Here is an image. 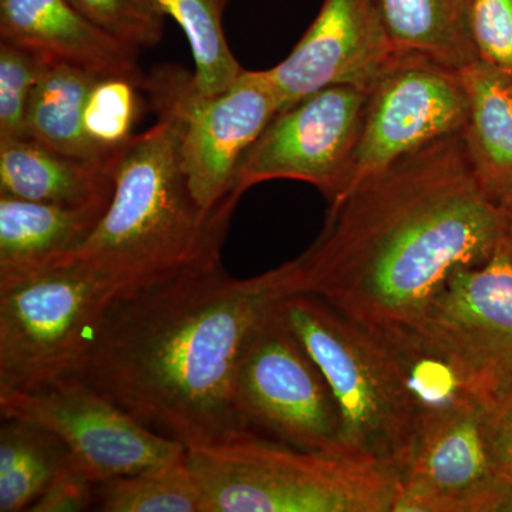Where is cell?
<instances>
[{
    "label": "cell",
    "instance_id": "obj_1",
    "mask_svg": "<svg viewBox=\"0 0 512 512\" xmlns=\"http://www.w3.org/2000/svg\"><path fill=\"white\" fill-rule=\"evenodd\" d=\"M504 215L478 184L460 133L357 185L308 251L293 259L296 293L329 303L409 357L424 311L460 268L503 241Z\"/></svg>",
    "mask_w": 512,
    "mask_h": 512
},
{
    "label": "cell",
    "instance_id": "obj_2",
    "mask_svg": "<svg viewBox=\"0 0 512 512\" xmlns=\"http://www.w3.org/2000/svg\"><path fill=\"white\" fill-rule=\"evenodd\" d=\"M292 293L293 261L249 279L218 265L117 295L76 376L185 448L235 439L248 433L235 407L242 350Z\"/></svg>",
    "mask_w": 512,
    "mask_h": 512
},
{
    "label": "cell",
    "instance_id": "obj_3",
    "mask_svg": "<svg viewBox=\"0 0 512 512\" xmlns=\"http://www.w3.org/2000/svg\"><path fill=\"white\" fill-rule=\"evenodd\" d=\"M154 111L157 123L117 153L113 197L99 224L56 265L77 266L117 295L221 265L239 201L215 210L197 204L181 165L178 121L171 111Z\"/></svg>",
    "mask_w": 512,
    "mask_h": 512
},
{
    "label": "cell",
    "instance_id": "obj_4",
    "mask_svg": "<svg viewBox=\"0 0 512 512\" xmlns=\"http://www.w3.org/2000/svg\"><path fill=\"white\" fill-rule=\"evenodd\" d=\"M281 311L328 380L349 456L377 461L402 474L430 413L441 406L426 357L404 355L308 293L285 296Z\"/></svg>",
    "mask_w": 512,
    "mask_h": 512
},
{
    "label": "cell",
    "instance_id": "obj_5",
    "mask_svg": "<svg viewBox=\"0 0 512 512\" xmlns=\"http://www.w3.org/2000/svg\"><path fill=\"white\" fill-rule=\"evenodd\" d=\"M201 512H396L402 474L247 433L187 448Z\"/></svg>",
    "mask_w": 512,
    "mask_h": 512
},
{
    "label": "cell",
    "instance_id": "obj_6",
    "mask_svg": "<svg viewBox=\"0 0 512 512\" xmlns=\"http://www.w3.org/2000/svg\"><path fill=\"white\" fill-rule=\"evenodd\" d=\"M417 356L446 370L485 416L512 400V256L503 242L483 265L460 268L431 299Z\"/></svg>",
    "mask_w": 512,
    "mask_h": 512
},
{
    "label": "cell",
    "instance_id": "obj_7",
    "mask_svg": "<svg viewBox=\"0 0 512 512\" xmlns=\"http://www.w3.org/2000/svg\"><path fill=\"white\" fill-rule=\"evenodd\" d=\"M282 299L262 316L242 350L235 379L239 420L262 439L349 456L338 403L282 313Z\"/></svg>",
    "mask_w": 512,
    "mask_h": 512
},
{
    "label": "cell",
    "instance_id": "obj_8",
    "mask_svg": "<svg viewBox=\"0 0 512 512\" xmlns=\"http://www.w3.org/2000/svg\"><path fill=\"white\" fill-rule=\"evenodd\" d=\"M116 296L74 265L0 292V390L29 392L76 375Z\"/></svg>",
    "mask_w": 512,
    "mask_h": 512
},
{
    "label": "cell",
    "instance_id": "obj_9",
    "mask_svg": "<svg viewBox=\"0 0 512 512\" xmlns=\"http://www.w3.org/2000/svg\"><path fill=\"white\" fill-rule=\"evenodd\" d=\"M151 106L171 111L180 128L181 165L194 200L215 210L231 198L245 153L279 113L266 70H244L225 92L202 94L192 74L178 66L158 67L141 84Z\"/></svg>",
    "mask_w": 512,
    "mask_h": 512
},
{
    "label": "cell",
    "instance_id": "obj_10",
    "mask_svg": "<svg viewBox=\"0 0 512 512\" xmlns=\"http://www.w3.org/2000/svg\"><path fill=\"white\" fill-rule=\"evenodd\" d=\"M2 419L25 421L59 437L70 461L94 483L178 460L187 448L148 429L82 377L29 390H0Z\"/></svg>",
    "mask_w": 512,
    "mask_h": 512
},
{
    "label": "cell",
    "instance_id": "obj_11",
    "mask_svg": "<svg viewBox=\"0 0 512 512\" xmlns=\"http://www.w3.org/2000/svg\"><path fill=\"white\" fill-rule=\"evenodd\" d=\"M467 114L468 94L458 70L420 53L397 52L369 90L340 202L396 161L461 133Z\"/></svg>",
    "mask_w": 512,
    "mask_h": 512
},
{
    "label": "cell",
    "instance_id": "obj_12",
    "mask_svg": "<svg viewBox=\"0 0 512 512\" xmlns=\"http://www.w3.org/2000/svg\"><path fill=\"white\" fill-rule=\"evenodd\" d=\"M369 97V90L339 84L325 87L276 114L239 163L235 191L242 195L272 180L313 185L336 207Z\"/></svg>",
    "mask_w": 512,
    "mask_h": 512
},
{
    "label": "cell",
    "instance_id": "obj_13",
    "mask_svg": "<svg viewBox=\"0 0 512 512\" xmlns=\"http://www.w3.org/2000/svg\"><path fill=\"white\" fill-rule=\"evenodd\" d=\"M396 512H512V484L495 468L487 416L467 397L430 413L403 470Z\"/></svg>",
    "mask_w": 512,
    "mask_h": 512
},
{
    "label": "cell",
    "instance_id": "obj_14",
    "mask_svg": "<svg viewBox=\"0 0 512 512\" xmlns=\"http://www.w3.org/2000/svg\"><path fill=\"white\" fill-rule=\"evenodd\" d=\"M396 55L376 0H323L291 55L266 73L281 113L325 87L372 89Z\"/></svg>",
    "mask_w": 512,
    "mask_h": 512
},
{
    "label": "cell",
    "instance_id": "obj_15",
    "mask_svg": "<svg viewBox=\"0 0 512 512\" xmlns=\"http://www.w3.org/2000/svg\"><path fill=\"white\" fill-rule=\"evenodd\" d=\"M0 40L97 77L143 84L137 50L84 18L69 0H0Z\"/></svg>",
    "mask_w": 512,
    "mask_h": 512
},
{
    "label": "cell",
    "instance_id": "obj_16",
    "mask_svg": "<svg viewBox=\"0 0 512 512\" xmlns=\"http://www.w3.org/2000/svg\"><path fill=\"white\" fill-rule=\"evenodd\" d=\"M109 204L63 207L0 195V292L55 268L90 237Z\"/></svg>",
    "mask_w": 512,
    "mask_h": 512
},
{
    "label": "cell",
    "instance_id": "obj_17",
    "mask_svg": "<svg viewBox=\"0 0 512 512\" xmlns=\"http://www.w3.org/2000/svg\"><path fill=\"white\" fill-rule=\"evenodd\" d=\"M116 156L77 160L29 137L0 138V195L63 207L109 204Z\"/></svg>",
    "mask_w": 512,
    "mask_h": 512
},
{
    "label": "cell",
    "instance_id": "obj_18",
    "mask_svg": "<svg viewBox=\"0 0 512 512\" xmlns=\"http://www.w3.org/2000/svg\"><path fill=\"white\" fill-rule=\"evenodd\" d=\"M468 114L460 136L478 184L495 205L512 207V76L476 60L461 70Z\"/></svg>",
    "mask_w": 512,
    "mask_h": 512
},
{
    "label": "cell",
    "instance_id": "obj_19",
    "mask_svg": "<svg viewBox=\"0 0 512 512\" xmlns=\"http://www.w3.org/2000/svg\"><path fill=\"white\" fill-rule=\"evenodd\" d=\"M397 52L420 53L451 69L478 60L468 0H376Z\"/></svg>",
    "mask_w": 512,
    "mask_h": 512
},
{
    "label": "cell",
    "instance_id": "obj_20",
    "mask_svg": "<svg viewBox=\"0 0 512 512\" xmlns=\"http://www.w3.org/2000/svg\"><path fill=\"white\" fill-rule=\"evenodd\" d=\"M97 76L72 64L47 60L33 90L26 137L63 156L86 161H110L84 134L83 113Z\"/></svg>",
    "mask_w": 512,
    "mask_h": 512
},
{
    "label": "cell",
    "instance_id": "obj_21",
    "mask_svg": "<svg viewBox=\"0 0 512 512\" xmlns=\"http://www.w3.org/2000/svg\"><path fill=\"white\" fill-rule=\"evenodd\" d=\"M69 461L62 440L25 421L0 429V512L29 511Z\"/></svg>",
    "mask_w": 512,
    "mask_h": 512
},
{
    "label": "cell",
    "instance_id": "obj_22",
    "mask_svg": "<svg viewBox=\"0 0 512 512\" xmlns=\"http://www.w3.org/2000/svg\"><path fill=\"white\" fill-rule=\"evenodd\" d=\"M184 30L194 56L192 84L202 94L225 92L244 69L229 49L224 15L231 0H157Z\"/></svg>",
    "mask_w": 512,
    "mask_h": 512
},
{
    "label": "cell",
    "instance_id": "obj_23",
    "mask_svg": "<svg viewBox=\"0 0 512 512\" xmlns=\"http://www.w3.org/2000/svg\"><path fill=\"white\" fill-rule=\"evenodd\" d=\"M94 510L104 512H201V491L187 454L97 484Z\"/></svg>",
    "mask_w": 512,
    "mask_h": 512
},
{
    "label": "cell",
    "instance_id": "obj_24",
    "mask_svg": "<svg viewBox=\"0 0 512 512\" xmlns=\"http://www.w3.org/2000/svg\"><path fill=\"white\" fill-rule=\"evenodd\" d=\"M140 84L124 77H97L87 97L83 128L101 156L110 158L134 137L141 113Z\"/></svg>",
    "mask_w": 512,
    "mask_h": 512
},
{
    "label": "cell",
    "instance_id": "obj_25",
    "mask_svg": "<svg viewBox=\"0 0 512 512\" xmlns=\"http://www.w3.org/2000/svg\"><path fill=\"white\" fill-rule=\"evenodd\" d=\"M107 35L131 49H151L164 35V15L157 0H69Z\"/></svg>",
    "mask_w": 512,
    "mask_h": 512
},
{
    "label": "cell",
    "instance_id": "obj_26",
    "mask_svg": "<svg viewBox=\"0 0 512 512\" xmlns=\"http://www.w3.org/2000/svg\"><path fill=\"white\" fill-rule=\"evenodd\" d=\"M46 57L0 40V138L26 137V116Z\"/></svg>",
    "mask_w": 512,
    "mask_h": 512
},
{
    "label": "cell",
    "instance_id": "obj_27",
    "mask_svg": "<svg viewBox=\"0 0 512 512\" xmlns=\"http://www.w3.org/2000/svg\"><path fill=\"white\" fill-rule=\"evenodd\" d=\"M478 59L512 76V0H468Z\"/></svg>",
    "mask_w": 512,
    "mask_h": 512
},
{
    "label": "cell",
    "instance_id": "obj_28",
    "mask_svg": "<svg viewBox=\"0 0 512 512\" xmlns=\"http://www.w3.org/2000/svg\"><path fill=\"white\" fill-rule=\"evenodd\" d=\"M97 483L67 461L43 494L30 507V512H80L94 510Z\"/></svg>",
    "mask_w": 512,
    "mask_h": 512
},
{
    "label": "cell",
    "instance_id": "obj_29",
    "mask_svg": "<svg viewBox=\"0 0 512 512\" xmlns=\"http://www.w3.org/2000/svg\"><path fill=\"white\" fill-rule=\"evenodd\" d=\"M487 433L495 468L512 484V400L500 412L487 416Z\"/></svg>",
    "mask_w": 512,
    "mask_h": 512
},
{
    "label": "cell",
    "instance_id": "obj_30",
    "mask_svg": "<svg viewBox=\"0 0 512 512\" xmlns=\"http://www.w3.org/2000/svg\"><path fill=\"white\" fill-rule=\"evenodd\" d=\"M503 245L512 256V207L504 208Z\"/></svg>",
    "mask_w": 512,
    "mask_h": 512
}]
</instances>
